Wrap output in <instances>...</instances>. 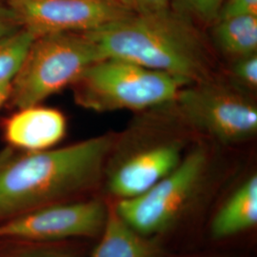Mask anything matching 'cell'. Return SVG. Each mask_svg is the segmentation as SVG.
Wrapping results in <instances>:
<instances>
[{
	"label": "cell",
	"mask_w": 257,
	"mask_h": 257,
	"mask_svg": "<svg viewBox=\"0 0 257 257\" xmlns=\"http://www.w3.org/2000/svg\"><path fill=\"white\" fill-rule=\"evenodd\" d=\"M116 138L108 133L46 151H0V223L92 192L104 179Z\"/></svg>",
	"instance_id": "6da1fadb"
},
{
	"label": "cell",
	"mask_w": 257,
	"mask_h": 257,
	"mask_svg": "<svg viewBox=\"0 0 257 257\" xmlns=\"http://www.w3.org/2000/svg\"><path fill=\"white\" fill-rule=\"evenodd\" d=\"M87 35L103 58L125 59L187 85L211 80L224 72L205 29L171 8L133 14Z\"/></svg>",
	"instance_id": "7a4b0ae2"
},
{
	"label": "cell",
	"mask_w": 257,
	"mask_h": 257,
	"mask_svg": "<svg viewBox=\"0 0 257 257\" xmlns=\"http://www.w3.org/2000/svg\"><path fill=\"white\" fill-rule=\"evenodd\" d=\"M138 113L124 133L117 134L105 170L107 189L118 200L137 197L172 173L193 134L172 103Z\"/></svg>",
	"instance_id": "3957f363"
},
{
	"label": "cell",
	"mask_w": 257,
	"mask_h": 257,
	"mask_svg": "<svg viewBox=\"0 0 257 257\" xmlns=\"http://www.w3.org/2000/svg\"><path fill=\"white\" fill-rule=\"evenodd\" d=\"M187 84L173 75L125 59L105 57L71 86L75 103L96 112H141L171 104Z\"/></svg>",
	"instance_id": "277c9868"
},
{
	"label": "cell",
	"mask_w": 257,
	"mask_h": 257,
	"mask_svg": "<svg viewBox=\"0 0 257 257\" xmlns=\"http://www.w3.org/2000/svg\"><path fill=\"white\" fill-rule=\"evenodd\" d=\"M87 34H55L36 37L11 82L5 106L19 110L38 105L71 88L93 62L102 59Z\"/></svg>",
	"instance_id": "5b68a950"
},
{
	"label": "cell",
	"mask_w": 257,
	"mask_h": 257,
	"mask_svg": "<svg viewBox=\"0 0 257 257\" xmlns=\"http://www.w3.org/2000/svg\"><path fill=\"white\" fill-rule=\"evenodd\" d=\"M193 134L222 144H238L257 134V105L252 94L219 77L184 86L172 102Z\"/></svg>",
	"instance_id": "8992f818"
},
{
	"label": "cell",
	"mask_w": 257,
	"mask_h": 257,
	"mask_svg": "<svg viewBox=\"0 0 257 257\" xmlns=\"http://www.w3.org/2000/svg\"><path fill=\"white\" fill-rule=\"evenodd\" d=\"M211 166L209 148L201 142L187 151L175 170L137 197L113 206L120 217L139 233L156 237L175 226L205 185Z\"/></svg>",
	"instance_id": "52a82bcc"
},
{
	"label": "cell",
	"mask_w": 257,
	"mask_h": 257,
	"mask_svg": "<svg viewBox=\"0 0 257 257\" xmlns=\"http://www.w3.org/2000/svg\"><path fill=\"white\" fill-rule=\"evenodd\" d=\"M109 208L98 199H78L38 208L0 223V239L55 243L100 234Z\"/></svg>",
	"instance_id": "ba28073f"
},
{
	"label": "cell",
	"mask_w": 257,
	"mask_h": 257,
	"mask_svg": "<svg viewBox=\"0 0 257 257\" xmlns=\"http://www.w3.org/2000/svg\"><path fill=\"white\" fill-rule=\"evenodd\" d=\"M21 29L35 37L87 34L133 13L119 0H6Z\"/></svg>",
	"instance_id": "9c48e42d"
},
{
	"label": "cell",
	"mask_w": 257,
	"mask_h": 257,
	"mask_svg": "<svg viewBox=\"0 0 257 257\" xmlns=\"http://www.w3.org/2000/svg\"><path fill=\"white\" fill-rule=\"evenodd\" d=\"M15 110L2 127L9 147L23 152L46 151L65 138L68 125L61 110L41 104Z\"/></svg>",
	"instance_id": "30bf717a"
},
{
	"label": "cell",
	"mask_w": 257,
	"mask_h": 257,
	"mask_svg": "<svg viewBox=\"0 0 257 257\" xmlns=\"http://www.w3.org/2000/svg\"><path fill=\"white\" fill-rule=\"evenodd\" d=\"M100 235L90 257L163 256V249L156 237L134 230L120 217L114 207L109 208Z\"/></svg>",
	"instance_id": "8fae6325"
},
{
	"label": "cell",
	"mask_w": 257,
	"mask_h": 257,
	"mask_svg": "<svg viewBox=\"0 0 257 257\" xmlns=\"http://www.w3.org/2000/svg\"><path fill=\"white\" fill-rule=\"evenodd\" d=\"M257 223V176L251 175L232 192L211 221L214 239L229 238Z\"/></svg>",
	"instance_id": "7c38bea8"
},
{
	"label": "cell",
	"mask_w": 257,
	"mask_h": 257,
	"mask_svg": "<svg viewBox=\"0 0 257 257\" xmlns=\"http://www.w3.org/2000/svg\"><path fill=\"white\" fill-rule=\"evenodd\" d=\"M210 28L212 46L229 62L257 54V16L221 18Z\"/></svg>",
	"instance_id": "4fadbf2b"
},
{
	"label": "cell",
	"mask_w": 257,
	"mask_h": 257,
	"mask_svg": "<svg viewBox=\"0 0 257 257\" xmlns=\"http://www.w3.org/2000/svg\"><path fill=\"white\" fill-rule=\"evenodd\" d=\"M35 38L23 29L0 38V86L12 82Z\"/></svg>",
	"instance_id": "5bb4252c"
},
{
	"label": "cell",
	"mask_w": 257,
	"mask_h": 257,
	"mask_svg": "<svg viewBox=\"0 0 257 257\" xmlns=\"http://www.w3.org/2000/svg\"><path fill=\"white\" fill-rule=\"evenodd\" d=\"M226 0H171V9L197 26L210 28L218 19Z\"/></svg>",
	"instance_id": "9a60e30c"
},
{
	"label": "cell",
	"mask_w": 257,
	"mask_h": 257,
	"mask_svg": "<svg viewBox=\"0 0 257 257\" xmlns=\"http://www.w3.org/2000/svg\"><path fill=\"white\" fill-rule=\"evenodd\" d=\"M229 63V68L223 72L224 77L240 90L252 94L257 90V54Z\"/></svg>",
	"instance_id": "2e32d148"
},
{
	"label": "cell",
	"mask_w": 257,
	"mask_h": 257,
	"mask_svg": "<svg viewBox=\"0 0 257 257\" xmlns=\"http://www.w3.org/2000/svg\"><path fill=\"white\" fill-rule=\"evenodd\" d=\"M0 257H76L74 250L53 243L24 242V245L10 248Z\"/></svg>",
	"instance_id": "e0dca14e"
},
{
	"label": "cell",
	"mask_w": 257,
	"mask_h": 257,
	"mask_svg": "<svg viewBox=\"0 0 257 257\" xmlns=\"http://www.w3.org/2000/svg\"><path fill=\"white\" fill-rule=\"evenodd\" d=\"M243 15L257 16V0H226L218 19Z\"/></svg>",
	"instance_id": "ac0fdd59"
},
{
	"label": "cell",
	"mask_w": 257,
	"mask_h": 257,
	"mask_svg": "<svg viewBox=\"0 0 257 257\" xmlns=\"http://www.w3.org/2000/svg\"><path fill=\"white\" fill-rule=\"evenodd\" d=\"M133 14L143 15L171 8V0H119Z\"/></svg>",
	"instance_id": "d6986e66"
},
{
	"label": "cell",
	"mask_w": 257,
	"mask_h": 257,
	"mask_svg": "<svg viewBox=\"0 0 257 257\" xmlns=\"http://www.w3.org/2000/svg\"><path fill=\"white\" fill-rule=\"evenodd\" d=\"M21 30L18 19L10 9L6 1L0 0V38L10 36Z\"/></svg>",
	"instance_id": "ffe728a7"
},
{
	"label": "cell",
	"mask_w": 257,
	"mask_h": 257,
	"mask_svg": "<svg viewBox=\"0 0 257 257\" xmlns=\"http://www.w3.org/2000/svg\"><path fill=\"white\" fill-rule=\"evenodd\" d=\"M11 83L0 86V109L6 105L10 94Z\"/></svg>",
	"instance_id": "44dd1931"
},
{
	"label": "cell",
	"mask_w": 257,
	"mask_h": 257,
	"mask_svg": "<svg viewBox=\"0 0 257 257\" xmlns=\"http://www.w3.org/2000/svg\"><path fill=\"white\" fill-rule=\"evenodd\" d=\"M3 1H6V0H3Z\"/></svg>",
	"instance_id": "7402d4cb"
}]
</instances>
